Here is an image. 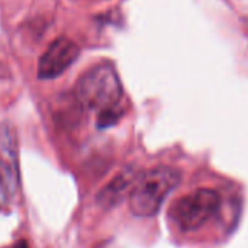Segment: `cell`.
Masks as SVG:
<instances>
[{"label": "cell", "mask_w": 248, "mask_h": 248, "mask_svg": "<svg viewBox=\"0 0 248 248\" xmlns=\"http://www.w3.org/2000/svg\"><path fill=\"white\" fill-rule=\"evenodd\" d=\"M180 182L182 173L167 166H158L140 174L129 192L131 212L141 218L157 215L166 198Z\"/></svg>", "instance_id": "cell-1"}, {"label": "cell", "mask_w": 248, "mask_h": 248, "mask_svg": "<svg viewBox=\"0 0 248 248\" xmlns=\"http://www.w3.org/2000/svg\"><path fill=\"white\" fill-rule=\"evenodd\" d=\"M124 96L122 83L113 67L100 64L86 71L76 87V100L84 109L108 110L119 108Z\"/></svg>", "instance_id": "cell-2"}, {"label": "cell", "mask_w": 248, "mask_h": 248, "mask_svg": "<svg viewBox=\"0 0 248 248\" xmlns=\"http://www.w3.org/2000/svg\"><path fill=\"white\" fill-rule=\"evenodd\" d=\"M221 206V196L212 189H198L182 196L171 206L170 217L182 231H195L209 222Z\"/></svg>", "instance_id": "cell-3"}, {"label": "cell", "mask_w": 248, "mask_h": 248, "mask_svg": "<svg viewBox=\"0 0 248 248\" xmlns=\"http://www.w3.org/2000/svg\"><path fill=\"white\" fill-rule=\"evenodd\" d=\"M17 138L13 126H0V203L10 202L19 190Z\"/></svg>", "instance_id": "cell-4"}, {"label": "cell", "mask_w": 248, "mask_h": 248, "mask_svg": "<svg viewBox=\"0 0 248 248\" xmlns=\"http://www.w3.org/2000/svg\"><path fill=\"white\" fill-rule=\"evenodd\" d=\"M78 45L68 38H58L49 44L38 64V77L51 80L61 76L78 57Z\"/></svg>", "instance_id": "cell-5"}, {"label": "cell", "mask_w": 248, "mask_h": 248, "mask_svg": "<svg viewBox=\"0 0 248 248\" xmlns=\"http://www.w3.org/2000/svg\"><path fill=\"white\" fill-rule=\"evenodd\" d=\"M138 174L134 169H125L122 170L108 186L102 189V192L97 196V203L105 208H113L115 205L121 203V201L126 196L128 192H131Z\"/></svg>", "instance_id": "cell-6"}, {"label": "cell", "mask_w": 248, "mask_h": 248, "mask_svg": "<svg viewBox=\"0 0 248 248\" xmlns=\"http://www.w3.org/2000/svg\"><path fill=\"white\" fill-rule=\"evenodd\" d=\"M124 115V108L119 106V108H113V109H108V110H103L99 113V118H97V125L99 128H108L113 124L118 122V119Z\"/></svg>", "instance_id": "cell-7"}, {"label": "cell", "mask_w": 248, "mask_h": 248, "mask_svg": "<svg viewBox=\"0 0 248 248\" xmlns=\"http://www.w3.org/2000/svg\"><path fill=\"white\" fill-rule=\"evenodd\" d=\"M10 248H29V244H28L25 240H20V241L15 243V244H13Z\"/></svg>", "instance_id": "cell-8"}]
</instances>
